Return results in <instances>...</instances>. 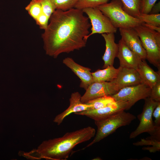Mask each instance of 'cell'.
Masks as SVG:
<instances>
[{"mask_svg":"<svg viewBox=\"0 0 160 160\" xmlns=\"http://www.w3.org/2000/svg\"><path fill=\"white\" fill-rule=\"evenodd\" d=\"M95 129L88 126L65 133L61 137L43 141L36 149L19 154L27 159L39 160H64L68 159L77 145L88 141L94 137Z\"/></svg>","mask_w":160,"mask_h":160,"instance_id":"2","label":"cell"},{"mask_svg":"<svg viewBox=\"0 0 160 160\" xmlns=\"http://www.w3.org/2000/svg\"><path fill=\"white\" fill-rule=\"evenodd\" d=\"M142 83L151 89L160 81V71H154L147 63L145 60H142L137 69Z\"/></svg>","mask_w":160,"mask_h":160,"instance_id":"17","label":"cell"},{"mask_svg":"<svg viewBox=\"0 0 160 160\" xmlns=\"http://www.w3.org/2000/svg\"><path fill=\"white\" fill-rule=\"evenodd\" d=\"M81 96L78 92L71 94L69 99L70 105L67 108L55 118L53 121L57 125L61 124L65 118L71 114L90 109V105L81 101Z\"/></svg>","mask_w":160,"mask_h":160,"instance_id":"15","label":"cell"},{"mask_svg":"<svg viewBox=\"0 0 160 160\" xmlns=\"http://www.w3.org/2000/svg\"><path fill=\"white\" fill-rule=\"evenodd\" d=\"M56 9L65 11L75 7L78 0H52Z\"/></svg>","mask_w":160,"mask_h":160,"instance_id":"24","label":"cell"},{"mask_svg":"<svg viewBox=\"0 0 160 160\" xmlns=\"http://www.w3.org/2000/svg\"><path fill=\"white\" fill-rule=\"evenodd\" d=\"M116 78L111 81L119 91L124 87L137 85L142 83L137 70L121 67Z\"/></svg>","mask_w":160,"mask_h":160,"instance_id":"12","label":"cell"},{"mask_svg":"<svg viewBox=\"0 0 160 160\" xmlns=\"http://www.w3.org/2000/svg\"><path fill=\"white\" fill-rule=\"evenodd\" d=\"M63 63L69 68L80 79V87L86 90L93 82L91 69L76 63L71 58H64Z\"/></svg>","mask_w":160,"mask_h":160,"instance_id":"14","label":"cell"},{"mask_svg":"<svg viewBox=\"0 0 160 160\" xmlns=\"http://www.w3.org/2000/svg\"><path fill=\"white\" fill-rule=\"evenodd\" d=\"M118 44L119 51L117 57L121 67L137 70L142 60L126 45L121 38Z\"/></svg>","mask_w":160,"mask_h":160,"instance_id":"13","label":"cell"},{"mask_svg":"<svg viewBox=\"0 0 160 160\" xmlns=\"http://www.w3.org/2000/svg\"><path fill=\"white\" fill-rule=\"evenodd\" d=\"M124 10L131 16L136 18L140 13L141 0H120Z\"/></svg>","mask_w":160,"mask_h":160,"instance_id":"19","label":"cell"},{"mask_svg":"<svg viewBox=\"0 0 160 160\" xmlns=\"http://www.w3.org/2000/svg\"><path fill=\"white\" fill-rule=\"evenodd\" d=\"M49 20V18L42 12L35 20L40 29L45 30L48 26Z\"/></svg>","mask_w":160,"mask_h":160,"instance_id":"28","label":"cell"},{"mask_svg":"<svg viewBox=\"0 0 160 160\" xmlns=\"http://www.w3.org/2000/svg\"><path fill=\"white\" fill-rule=\"evenodd\" d=\"M119 31L121 38L127 47L137 55L142 60H145L146 51L134 28H120Z\"/></svg>","mask_w":160,"mask_h":160,"instance_id":"11","label":"cell"},{"mask_svg":"<svg viewBox=\"0 0 160 160\" xmlns=\"http://www.w3.org/2000/svg\"><path fill=\"white\" fill-rule=\"evenodd\" d=\"M110 20L116 28H134L142 25L143 22L132 17L123 9L120 0H111L97 7Z\"/></svg>","mask_w":160,"mask_h":160,"instance_id":"4","label":"cell"},{"mask_svg":"<svg viewBox=\"0 0 160 160\" xmlns=\"http://www.w3.org/2000/svg\"><path fill=\"white\" fill-rule=\"evenodd\" d=\"M150 97L157 102H160V81L156 83L151 89Z\"/></svg>","mask_w":160,"mask_h":160,"instance_id":"29","label":"cell"},{"mask_svg":"<svg viewBox=\"0 0 160 160\" xmlns=\"http://www.w3.org/2000/svg\"><path fill=\"white\" fill-rule=\"evenodd\" d=\"M41 6L42 12L50 18L56 10L55 7L52 0H38Z\"/></svg>","mask_w":160,"mask_h":160,"instance_id":"25","label":"cell"},{"mask_svg":"<svg viewBox=\"0 0 160 160\" xmlns=\"http://www.w3.org/2000/svg\"><path fill=\"white\" fill-rule=\"evenodd\" d=\"M109 0H78L75 8L82 10L89 7H95L108 2Z\"/></svg>","mask_w":160,"mask_h":160,"instance_id":"23","label":"cell"},{"mask_svg":"<svg viewBox=\"0 0 160 160\" xmlns=\"http://www.w3.org/2000/svg\"><path fill=\"white\" fill-rule=\"evenodd\" d=\"M144 23L160 27V14H143L140 13L137 17Z\"/></svg>","mask_w":160,"mask_h":160,"instance_id":"21","label":"cell"},{"mask_svg":"<svg viewBox=\"0 0 160 160\" xmlns=\"http://www.w3.org/2000/svg\"><path fill=\"white\" fill-rule=\"evenodd\" d=\"M95 159H96V160H101V159H101L100 157H97V158H95Z\"/></svg>","mask_w":160,"mask_h":160,"instance_id":"34","label":"cell"},{"mask_svg":"<svg viewBox=\"0 0 160 160\" xmlns=\"http://www.w3.org/2000/svg\"><path fill=\"white\" fill-rule=\"evenodd\" d=\"M128 103L121 100L115 101L109 105L97 109L87 110L74 114L86 116L94 121L100 120L120 111L129 109Z\"/></svg>","mask_w":160,"mask_h":160,"instance_id":"9","label":"cell"},{"mask_svg":"<svg viewBox=\"0 0 160 160\" xmlns=\"http://www.w3.org/2000/svg\"><path fill=\"white\" fill-rule=\"evenodd\" d=\"M151 89L144 83L124 87L111 96L115 101L127 102L130 109L135 103L150 97Z\"/></svg>","mask_w":160,"mask_h":160,"instance_id":"8","label":"cell"},{"mask_svg":"<svg viewBox=\"0 0 160 160\" xmlns=\"http://www.w3.org/2000/svg\"><path fill=\"white\" fill-rule=\"evenodd\" d=\"M115 101L111 96L96 98L85 103L89 105L91 109H97L106 106Z\"/></svg>","mask_w":160,"mask_h":160,"instance_id":"20","label":"cell"},{"mask_svg":"<svg viewBox=\"0 0 160 160\" xmlns=\"http://www.w3.org/2000/svg\"><path fill=\"white\" fill-rule=\"evenodd\" d=\"M157 0H141L140 12L143 14H149Z\"/></svg>","mask_w":160,"mask_h":160,"instance_id":"27","label":"cell"},{"mask_svg":"<svg viewBox=\"0 0 160 160\" xmlns=\"http://www.w3.org/2000/svg\"><path fill=\"white\" fill-rule=\"evenodd\" d=\"M152 116L155 119L154 122L155 126L160 127V102L154 110Z\"/></svg>","mask_w":160,"mask_h":160,"instance_id":"30","label":"cell"},{"mask_svg":"<svg viewBox=\"0 0 160 160\" xmlns=\"http://www.w3.org/2000/svg\"><path fill=\"white\" fill-rule=\"evenodd\" d=\"M133 145L137 146L152 145L153 147L160 148V140L150 136L145 139H141L140 141L133 143Z\"/></svg>","mask_w":160,"mask_h":160,"instance_id":"26","label":"cell"},{"mask_svg":"<svg viewBox=\"0 0 160 160\" xmlns=\"http://www.w3.org/2000/svg\"><path fill=\"white\" fill-rule=\"evenodd\" d=\"M144 100L142 112L137 116L139 124L131 133L129 138H134L142 133L147 132L151 137L160 140V127L156 126L152 119L153 111L160 102L154 101L149 97Z\"/></svg>","mask_w":160,"mask_h":160,"instance_id":"6","label":"cell"},{"mask_svg":"<svg viewBox=\"0 0 160 160\" xmlns=\"http://www.w3.org/2000/svg\"><path fill=\"white\" fill-rule=\"evenodd\" d=\"M105 41V49L102 59L104 63L103 68L113 65L115 58L117 57L118 51V44L115 42L114 33L101 34Z\"/></svg>","mask_w":160,"mask_h":160,"instance_id":"16","label":"cell"},{"mask_svg":"<svg viewBox=\"0 0 160 160\" xmlns=\"http://www.w3.org/2000/svg\"><path fill=\"white\" fill-rule=\"evenodd\" d=\"M136 119L133 114L122 111L103 119L94 121L97 132L93 140L84 149L99 142L120 127L129 125Z\"/></svg>","mask_w":160,"mask_h":160,"instance_id":"3","label":"cell"},{"mask_svg":"<svg viewBox=\"0 0 160 160\" xmlns=\"http://www.w3.org/2000/svg\"><path fill=\"white\" fill-rule=\"evenodd\" d=\"M90 20L91 32L86 37L87 41L91 36L95 33H115L117 28L112 24L109 19L97 7H89L82 10Z\"/></svg>","mask_w":160,"mask_h":160,"instance_id":"7","label":"cell"},{"mask_svg":"<svg viewBox=\"0 0 160 160\" xmlns=\"http://www.w3.org/2000/svg\"><path fill=\"white\" fill-rule=\"evenodd\" d=\"M25 9L35 20L42 12L41 6L38 0H31Z\"/></svg>","mask_w":160,"mask_h":160,"instance_id":"22","label":"cell"},{"mask_svg":"<svg viewBox=\"0 0 160 160\" xmlns=\"http://www.w3.org/2000/svg\"><path fill=\"white\" fill-rule=\"evenodd\" d=\"M85 90L81 98V101L83 103L99 97L111 96L118 91L112 81L94 82Z\"/></svg>","mask_w":160,"mask_h":160,"instance_id":"10","label":"cell"},{"mask_svg":"<svg viewBox=\"0 0 160 160\" xmlns=\"http://www.w3.org/2000/svg\"><path fill=\"white\" fill-rule=\"evenodd\" d=\"M160 11V1L155 4L152 7L150 14H156L159 13Z\"/></svg>","mask_w":160,"mask_h":160,"instance_id":"31","label":"cell"},{"mask_svg":"<svg viewBox=\"0 0 160 160\" xmlns=\"http://www.w3.org/2000/svg\"><path fill=\"white\" fill-rule=\"evenodd\" d=\"M142 149L144 150H147L151 153H155L156 151H159L160 148L151 146L143 147Z\"/></svg>","mask_w":160,"mask_h":160,"instance_id":"32","label":"cell"},{"mask_svg":"<svg viewBox=\"0 0 160 160\" xmlns=\"http://www.w3.org/2000/svg\"><path fill=\"white\" fill-rule=\"evenodd\" d=\"M119 70V68H116L113 65L98 70L92 73L93 82L111 81L116 77Z\"/></svg>","mask_w":160,"mask_h":160,"instance_id":"18","label":"cell"},{"mask_svg":"<svg viewBox=\"0 0 160 160\" xmlns=\"http://www.w3.org/2000/svg\"><path fill=\"white\" fill-rule=\"evenodd\" d=\"M42 35L47 55L56 58L85 47L91 25L82 10L75 8L66 11L56 9Z\"/></svg>","mask_w":160,"mask_h":160,"instance_id":"1","label":"cell"},{"mask_svg":"<svg viewBox=\"0 0 160 160\" xmlns=\"http://www.w3.org/2000/svg\"><path fill=\"white\" fill-rule=\"evenodd\" d=\"M143 25L157 32L160 33V27L156 26L151 24H147L144 23L143 24Z\"/></svg>","mask_w":160,"mask_h":160,"instance_id":"33","label":"cell"},{"mask_svg":"<svg viewBox=\"0 0 160 160\" xmlns=\"http://www.w3.org/2000/svg\"><path fill=\"white\" fill-rule=\"evenodd\" d=\"M145 50L147 59L160 70V33L143 25L134 28Z\"/></svg>","mask_w":160,"mask_h":160,"instance_id":"5","label":"cell"}]
</instances>
